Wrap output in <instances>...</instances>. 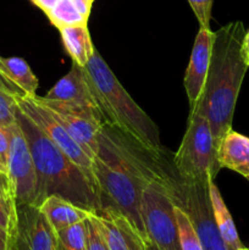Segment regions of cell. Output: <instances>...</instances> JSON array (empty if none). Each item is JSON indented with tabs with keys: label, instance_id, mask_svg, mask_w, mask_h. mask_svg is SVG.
Listing matches in <instances>:
<instances>
[{
	"label": "cell",
	"instance_id": "22",
	"mask_svg": "<svg viewBox=\"0 0 249 250\" xmlns=\"http://www.w3.org/2000/svg\"><path fill=\"white\" fill-rule=\"evenodd\" d=\"M176 220H177L178 242H180L181 250H204L189 216L177 205H176Z\"/></svg>",
	"mask_w": 249,
	"mask_h": 250
},
{
	"label": "cell",
	"instance_id": "25",
	"mask_svg": "<svg viewBox=\"0 0 249 250\" xmlns=\"http://www.w3.org/2000/svg\"><path fill=\"white\" fill-rule=\"evenodd\" d=\"M16 97L0 89V127H10L16 122Z\"/></svg>",
	"mask_w": 249,
	"mask_h": 250
},
{
	"label": "cell",
	"instance_id": "32",
	"mask_svg": "<svg viewBox=\"0 0 249 250\" xmlns=\"http://www.w3.org/2000/svg\"><path fill=\"white\" fill-rule=\"evenodd\" d=\"M241 54L244 62H246L247 66L249 67V29L248 31H246V34H244L243 37V41H242Z\"/></svg>",
	"mask_w": 249,
	"mask_h": 250
},
{
	"label": "cell",
	"instance_id": "5",
	"mask_svg": "<svg viewBox=\"0 0 249 250\" xmlns=\"http://www.w3.org/2000/svg\"><path fill=\"white\" fill-rule=\"evenodd\" d=\"M164 181L172 195L173 203L189 216L204 250H228L212 214L209 198V182H189L176 172L164 153L159 156Z\"/></svg>",
	"mask_w": 249,
	"mask_h": 250
},
{
	"label": "cell",
	"instance_id": "10",
	"mask_svg": "<svg viewBox=\"0 0 249 250\" xmlns=\"http://www.w3.org/2000/svg\"><path fill=\"white\" fill-rule=\"evenodd\" d=\"M17 106L42 129L44 134L60 148L73 163L93 176L92 159L81 148L65 126L51 114L50 110L44 106L36 97L16 98ZM94 177V176H93Z\"/></svg>",
	"mask_w": 249,
	"mask_h": 250
},
{
	"label": "cell",
	"instance_id": "19",
	"mask_svg": "<svg viewBox=\"0 0 249 250\" xmlns=\"http://www.w3.org/2000/svg\"><path fill=\"white\" fill-rule=\"evenodd\" d=\"M0 71L17 87L21 88L27 97H36L39 85L38 78L26 60L17 56H0Z\"/></svg>",
	"mask_w": 249,
	"mask_h": 250
},
{
	"label": "cell",
	"instance_id": "29",
	"mask_svg": "<svg viewBox=\"0 0 249 250\" xmlns=\"http://www.w3.org/2000/svg\"><path fill=\"white\" fill-rule=\"evenodd\" d=\"M73 2L76 7H77L78 11L88 20L89 17L90 11H92V6H93V2L94 0H71Z\"/></svg>",
	"mask_w": 249,
	"mask_h": 250
},
{
	"label": "cell",
	"instance_id": "8",
	"mask_svg": "<svg viewBox=\"0 0 249 250\" xmlns=\"http://www.w3.org/2000/svg\"><path fill=\"white\" fill-rule=\"evenodd\" d=\"M37 98L67 128L88 156L93 159L98 149V136L105 124L100 110L75 103L48 100L38 95Z\"/></svg>",
	"mask_w": 249,
	"mask_h": 250
},
{
	"label": "cell",
	"instance_id": "18",
	"mask_svg": "<svg viewBox=\"0 0 249 250\" xmlns=\"http://www.w3.org/2000/svg\"><path fill=\"white\" fill-rule=\"evenodd\" d=\"M209 198L215 222H216L217 229H219L227 248L228 250H237L243 247L241 239H239L233 219H232L231 214H229L228 209H227L226 204L222 199L221 193H220L219 188L216 187L214 181L209 182Z\"/></svg>",
	"mask_w": 249,
	"mask_h": 250
},
{
	"label": "cell",
	"instance_id": "20",
	"mask_svg": "<svg viewBox=\"0 0 249 250\" xmlns=\"http://www.w3.org/2000/svg\"><path fill=\"white\" fill-rule=\"evenodd\" d=\"M48 19L56 28H63L67 26L87 23L88 20L81 14L71 0H60L50 11L46 14Z\"/></svg>",
	"mask_w": 249,
	"mask_h": 250
},
{
	"label": "cell",
	"instance_id": "14",
	"mask_svg": "<svg viewBox=\"0 0 249 250\" xmlns=\"http://www.w3.org/2000/svg\"><path fill=\"white\" fill-rule=\"evenodd\" d=\"M43 98L48 100H56V102L75 103V104H82L99 109L84 67H81L76 63H72L71 70L61 80H59Z\"/></svg>",
	"mask_w": 249,
	"mask_h": 250
},
{
	"label": "cell",
	"instance_id": "23",
	"mask_svg": "<svg viewBox=\"0 0 249 250\" xmlns=\"http://www.w3.org/2000/svg\"><path fill=\"white\" fill-rule=\"evenodd\" d=\"M0 229L15 239L17 229V204L14 198L0 195Z\"/></svg>",
	"mask_w": 249,
	"mask_h": 250
},
{
	"label": "cell",
	"instance_id": "11",
	"mask_svg": "<svg viewBox=\"0 0 249 250\" xmlns=\"http://www.w3.org/2000/svg\"><path fill=\"white\" fill-rule=\"evenodd\" d=\"M15 250H58L56 232L33 204L17 205V229Z\"/></svg>",
	"mask_w": 249,
	"mask_h": 250
},
{
	"label": "cell",
	"instance_id": "9",
	"mask_svg": "<svg viewBox=\"0 0 249 250\" xmlns=\"http://www.w3.org/2000/svg\"><path fill=\"white\" fill-rule=\"evenodd\" d=\"M10 149L7 156V175L14 188L17 205L36 204L37 172L33 156L23 132L17 122L7 127Z\"/></svg>",
	"mask_w": 249,
	"mask_h": 250
},
{
	"label": "cell",
	"instance_id": "15",
	"mask_svg": "<svg viewBox=\"0 0 249 250\" xmlns=\"http://www.w3.org/2000/svg\"><path fill=\"white\" fill-rule=\"evenodd\" d=\"M220 167L228 168L249 180V138L229 129L217 146Z\"/></svg>",
	"mask_w": 249,
	"mask_h": 250
},
{
	"label": "cell",
	"instance_id": "21",
	"mask_svg": "<svg viewBox=\"0 0 249 250\" xmlns=\"http://www.w3.org/2000/svg\"><path fill=\"white\" fill-rule=\"evenodd\" d=\"M58 250H88L85 221L56 232Z\"/></svg>",
	"mask_w": 249,
	"mask_h": 250
},
{
	"label": "cell",
	"instance_id": "2",
	"mask_svg": "<svg viewBox=\"0 0 249 250\" xmlns=\"http://www.w3.org/2000/svg\"><path fill=\"white\" fill-rule=\"evenodd\" d=\"M246 28L242 21H233L214 32L211 59L207 82L199 102L190 110L208 119L215 146L232 128L234 109L248 66L241 54Z\"/></svg>",
	"mask_w": 249,
	"mask_h": 250
},
{
	"label": "cell",
	"instance_id": "1",
	"mask_svg": "<svg viewBox=\"0 0 249 250\" xmlns=\"http://www.w3.org/2000/svg\"><path fill=\"white\" fill-rule=\"evenodd\" d=\"M92 171L102 210L121 212L146 238L139 205L145 186L158 176V155L146 151L115 127L104 124L98 136Z\"/></svg>",
	"mask_w": 249,
	"mask_h": 250
},
{
	"label": "cell",
	"instance_id": "28",
	"mask_svg": "<svg viewBox=\"0 0 249 250\" xmlns=\"http://www.w3.org/2000/svg\"><path fill=\"white\" fill-rule=\"evenodd\" d=\"M0 195H2V197L14 198L15 199L14 188H12L11 181H10L7 172H5V171L2 170H0Z\"/></svg>",
	"mask_w": 249,
	"mask_h": 250
},
{
	"label": "cell",
	"instance_id": "4",
	"mask_svg": "<svg viewBox=\"0 0 249 250\" xmlns=\"http://www.w3.org/2000/svg\"><path fill=\"white\" fill-rule=\"evenodd\" d=\"M84 70L105 124L119 129L149 153H163L155 122L132 99L97 49Z\"/></svg>",
	"mask_w": 249,
	"mask_h": 250
},
{
	"label": "cell",
	"instance_id": "3",
	"mask_svg": "<svg viewBox=\"0 0 249 250\" xmlns=\"http://www.w3.org/2000/svg\"><path fill=\"white\" fill-rule=\"evenodd\" d=\"M16 122L27 139L37 172V207L50 195L63 198L97 214L102 210L99 193L92 175L73 163L42 129L17 106Z\"/></svg>",
	"mask_w": 249,
	"mask_h": 250
},
{
	"label": "cell",
	"instance_id": "31",
	"mask_svg": "<svg viewBox=\"0 0 249 250\" xmlns=\"http://www.w3.org/2000/svg\"><path fill=\"white\" fill-rule=\"evenodd\" d=\"M31 1L46 15L60 0H31Z\"/></svg>",
	"mask_w": 249,
	"mask_h": 250
},
{
	"label": "cell",
	"instance_id": "27",
	"mask_svg": "<svg viewBox=\"0 0 249 250\" xmlns=\"http://www.w3.org/2000/svg\"><path fill=\"white\" fill-rule=\"evenodd\" d=\"M0 89L4 90V92L7 93V94L12 95V97H16V98L27 97V95L24 94L23 90H22L20 87H17L14 82H11V81H10L9 78L1 72V71H0Z\"/></svg>",
	"mask_w": 249,
	"mask_h": 250
},
{
	"label": "cell",
	"instance_id": "33",
	"mask_svg": "<svg viewBox=\"0 0 249 250\" xmlns=\"http://www.w3.org/2000/svg\"><path fill=\"white\" fill-rule=\"evenodd\" d=\"M0 170H2V171H5V172H7V168H6V166H5V164L2 163L1 158H0Z\"/></svg>",
	"mask_w": 249,
	"mask_h": 250
},
{
	"label": "cell",
	"instance_id": "13",
	"mask_svg": "<svg viewBox=\"0 0 249 250\" xmlns=\"http://www.w3.org/2000/svg\"><path fill=\"white\" fill-rule=\"evenodd\" d=\"M95 216L109 250H148V239L121 212L103 209Z\"/></svg>",
	"mask_w": 249,
	"mask_h": 250
},
{
	"label": "cell",
	"instance_id": "17",
	"mask_svg": "<svg viewBox=\"0 0 249 250\" xmlns=\"http://www.w3.org/2000/svg\"><path fill=\"white\" fill-rule=\"evenodd\" d=\"M59 31H60L65 50L71 56L73 63L84 67L95 50L92 39H90L87 23L63 27Z\"/></svg>",
	"mask_w": 249,
	"mask_h": 250
},
{
	"label": "cell",
	"instance_id": "34",
	"mask_svg": "<svg viewBox=\"0 0 249 250\" xmlns=\"http://www.w3.org/2000/svg\"><path fill=\"white\" fill-rule=\"evenodd\" d=\"M148 250H158V249H156V248H155V247H154V246H153V244H151V243H150V242H149V241H148Z\"/></svg>",
	"mask_w": 249,
	"mask_h": 250
},
{
	"label": "cell",
	"instance_id": "26",
	"mask_svg": "<svg viewBox=\"0 0 249 250\" xmlns=\"http://www.w3.org/2000/svg\"><path fill=\"white\" fill-rule=\"evenodd\" d=\"M200 28H210V20H211V11L214 0H188Z\"/></svg>",
	"mask_w": 249,
	"mask_h": 250
},
{
	"label": "cell",
	"instance_id": "24",
	"mask_svg": "<svg viewBox=\"0 0 249 250\" xmlns=\"http://www.w3.org/2000/svg\"><path fill=\"white\" fill-rule=\"evenodd\" d=\"M85 227H87L88 250H109L95 214H90V216L85 220Z\"/></svg>",
	"mask_w": 249,
	"mask_h": 250
},
{
	"label": "cell",
	"instance_id": "7",
	"mask_svg": "<svg viewBox=\"0 0 249 250\" xmlns=\"http://www.w3.org/2000/svg\"><path fill=\"white\" fill-rule=\"evenodd\" d=\"M164 153V151H163ZM145 186L141 195V219L148 241L158 250H181L178 242L176 205L160 171Z\"/></svg>",
	"mask_w": 249,
	"mask_h": 250
},
{
	"label": "cell",
	"instance_id": "30",
	"mask_svg": "<svg viewBox=\"0 0 249 250\" xmlns=\"http://www.w3.org/2000/svg\"><path fill=\"white\" fill-rule=\"evenodd\" d=\"M0 250H15L14 239L2 229H0Z\"/></svg>",
	"mask_w": 249,
	"mask_h": 250
},
{
	"label": "cell",
	"instance_id": "6",
	"mask_svg": "<svg viewBox=\"0 0 249 250\" xmlns=\"http://www.w3.org/2000/svg\"><path fill=\"white\" fill-rule=\"evenodd\" d=\"M216 151L208 119L200 112L190 110L187 129L171 160L176 172L189 182L214 181L221 170Z\"/></svg>",
	"mask_w": 249,
	"mask_h": 250
},
{
	"label": "cell",
	"instance_id": "35",
	"mask_svg": "<svg viewBox=\"0 0 249 250\" xmlns=\"http://www.w3.org/2000/svg\"><path fill=\"white\" fill-rule=\"evenodd\" d=\"M237 250H249V249L246 248V247H241V248H238Z\"/></svg>",
	"mask_w": 249,
	"mask_h": 250
},
{
	"label": "cell",
	"instance_id": "16",
	"mask_svg": "<svg viewBox=\"0 0 249 250\" xmlns=\"http://www.w3.org/2000/svg\"><path fill=\"white\" fill-rule=\"evenodd\" d=\"M39 209L55 232L62 231L67 227L85 221L90 216V214H93L56 195L45 198L43 203L39 205Z\"/></svg>",
	"mask_w": 249,
	"mask_h": 250
},
{
	"label": "cell",
	"instance_id": "12",
	"mask_svg": "<svg viewBox=\"0 0 249 250\" xmlns=\"http://www.w3.org/2000/svg\"><path fill=\"white\" fill-rule=\"evenodd\" d=\"M212 41H214V32L211 31V28H199L193 44L189 63L183 78V84L190 109L199 102L200 95L205 87L210 59H211Z\"/></svg>",
	"mask_w": 249,
	"mask_h": 250
}]
</instances>
